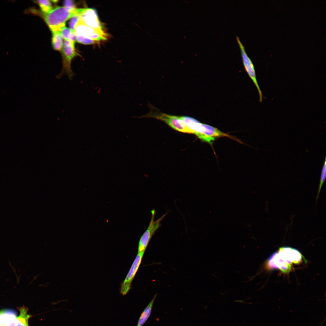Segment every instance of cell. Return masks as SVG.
Instances as JSON below:
<instances>
[{
  "instance_id": "6da1fadb",
  "label": "cell",
  "mask_w": 326,
  "mask_h": 326,
  "mask_svg": "<svg viewBox=\"0 0 326 326\" xmlns=\"http://www.w3.org/2000/svg\"><path fill=\"white\" fill-rule=\"evenodd\" d=\"M193 134H195L203 141L211 144L215 138L226 136L232 139V136L222 132L216 128L202 123L196 120L187 116H180Z\"/></svg>"
},
{
  "instance_id": "7a4b0ae2",
  "label": "cell",
  "mask_w": 326,
  "mask_h": 326,
  "mask_svg": "<svg viewBox=\"0 0 326 326\" xmlns=\"http://www.w3.org/2000/svg\"><path fill=\"white\" fill-rule=\"evenodd\" d=\"M79 12L80 8L71 9L57 7L48 12L43 13V18L52 32H59L65 27L68 20L75 15H79Z\"/></svg>"
},
{
  "instance_id": "3957f363",
  "label": "cell",
  "mask_w": 326,
  "mask_h": 326,
  "mask_svg": "<svg viewBox=\"0 0 326 326\" xmlns=\"http://www.w3.org/2000/svg\"><path fill=\"white\" fill-rule=\"evenodd\" d=\"M150 109L147 114L139 118L152 117L164 121L171 127L178 131L187 133H193L190 129L181 118V117L161 113L157 108L149 104Z\"/></svg>"
},
{
  "instance_id": "277c9868",
  "label": "cell",
  "mask_w": 326,
  "mask_h": 326,
  "mask_svg": "<svg viewBox=\"0 0 326 326\" xmlns=\"http://www.w3.org/2000/svg\"><path fill=\"white\" fill-rule=\"evenodd\" d=\"M155 213V209L151 211V218L150 222L139 241L138 254L145 251L151 238L161 226V222L167 214L165 213L158 219L154 220Z\"/></svg>"
},
{
  "instance_id": "5b68a950",
  "label": "cell",
  "mask_w": 326,
  "mask_h": 326,
  "mask_svg": "<svg viewBox=\"0 0 326 326\" xmlns=\"http://www.w3.org/2000/svg\"><path fill=\"white\" fill-rule=\"evenodd\" d=\"M74 33L76 36H81L99 42L106 40L108 35L104 30L91 27L79 21L76 25Z\"/></svg>"
},
{
  "instance_id": "8992f818",
  "label": "cell",
  "mask_w": 326,
  "mask_h": 326,
  "mask_svg": "<svg viewBox=\"0 0 326 326\" xmlns=\"http://www.w3.org/2000/svg\"><path fill=\"white\" fill-rule=\"evenodd\" d=\"M145 251L137 254L125 279L122 283L120 292L126 295L131 288V283L140 264Z\"/></svg>"
},
{
  "instance_id": "52a82bcc",
  "label": "cell",
  "mask_w": 326,
  "mask_h": 326,
  "mask_svg": "<svg viewBox=\"0 0 326 326\" xmlns=\"http://www.w3.org/2000/svg\"><path fill=\"white\" fill-rule=\"evenodd\" d=\"M80 21L92 28L104 30V24L100 21L96 10L92 8H81Z\"/></svg>"
},
{
  "instance_id": "ba28073f",
  "label": "cell",
  "mask_w": 326,
  "mask_h": 326,
  "mask_svg": "<svg viewBox=\"0 0 326 326\" xmlns=\"http://www.w3.org/2000/svg\"><path fill=\"white\" fill-rule=\"evenodd\" d=\"M236 37L241 50L244 66L249 76L252 80L257 87L259 93L260 101L261 102L262 100V92L257 81L254 65L251 61L246 53L244 47L240 40L238 37Z\"/></svg>"
},
{
  "instance_id": "9c48e42d",
  "label": "cell",
  "mask_w": 326,
  "mask_h": 326,
  "mask_svg": "<svg viewBox=\"0 0 326 326\" xmlns=\"http://www.w3.org/2000/svg\"><path fill=\"white\" fill-rule=\"evenodd\" d=\"M288 263L299 264L302 260V255L297 249L289 247L279 248L278 252Z\"/></svg>"
},
{
  "instance_id": "30bf717a",
  "label": "cell",
  "mask_w": 326,
  "mask_h": 326,
  "mask_svg": "<svg viewBox=\"0 0 326 326\" xmlns=\"http://www.w3.org/2000/svg\"><path fill=\"white\" fill-rule=\"evenodd\" d=\"M269 267L279 269L285 273H289L292 270L290 264L287 263L278 252L270 256L267 261Z\"/></svg>"
},
{
  "instance_id": "8fae6325",
  "label": "cell",
  "mask_w": 326,
  "mask_h": 326,
  "mask_svg": "<svg viewBox=\"0 0 326 326\" xmlns=\"http://www.w3.org/2000/svg\"><path fill=\"white\" fill-rule=\"evenodd\" d=\"M64 58V66L70 68L71 61L76 55L75 47V42L71 40H65L62 48Z\"/></svg>"
},
{
  "instance_id": "7c38bea8",
  "label": "cell",
  "mask_w": 326,
  "mask_h": 326,
  "mask_svg": "<svg viewBox=\"0 0 326 326\" xmlns=\"http://www.w3.org/2000/svg\"><path fill=\"white\" fill-rule=\"evenodd\" d=\"M16 316L13 310L0 311V326H16Z\"/></svg>"
},
{
  "instance_id": "4fadbf2b",
  "label": "cell",
  "mask_w": 326,
  "mask_h": 326,
  "mask_svg": "<svg viewBox=\"0 0 326 326\" xmlns=\"http://www.w3.org/2000/svg\"><path fill=\"white\" fill-rule=\"evenodd\" d=\"M18 309L20 314L16 318V326H29L28 320L31 316L27 314V308L23 306L19 308Z\"/></svg>"
},
{
  "instance_id": "5bb4252c",
  "label": "cell",
  "mask_w": 326,
  "mask_h": 326,
  "mask_svg": "<svg viewBox=\"0 0 326 326\" xmlns=\"http://www.w3.org/2000/svg\"><path fill=\"white\" fill-rule=\"evenodd\" d=\"M156 296V295L154 296L152 299L141 314L136 326H142L150 316Z\"/></svg>"
},
{
  "instance_id": "9a60e30c",
  "label": "cell",
  "mask_w": 326,
  "mask_h": 326,
  "mask_svg": "<svg viewBox=\"0 0 326 326\" xmlns=\"http://www.w3.org/2000/svg\"><path fill=\"white\" fill-rule=\"evenodd\" d=\"M52 44L54 49L57 50L62 49L63 44V38L59 32H53Z\"/></svg>"
},
{
  "instance_id": "2e32d148",
  "label": "cell",
  "mask_w": 326,
  "mask_h": 326,
  "mask_svg": "<svg viewBox=\"0 0 326 326\" xmlns=\"http://www.w3.org/2000/svg\"><path fill=\"white\" fill-rule=\"evenodd\" d=\"M59 33L65 40H69L74 42L76 40V36L74 33L69 28L65 27Z\"/></svg>"
},
{
  "instance_id": "e0dca14e",
  "label": "cell",
  "mask_w": 326,
  "mask_h": 326,
  "mask_svg": "<svg viewBox=\"0 0 326 326\" xmlns=\"http://www.w3.org/2000/svg\"><path fill=\"white\" fill-rule=\"evenodd\" d=\"M35 1L38 4L41 10L44 13L48 12L53 9L50 1L37 0Z\"/></svg>"
},
{
  "instance_id": "ac0fdd59",
  "label": "cell",
  "mask_w": 326,
  "mask_h": 326,
  "mask_svg": "<svg viewBox=\"0 0 326 326\" xmlns=\"http://www.w3.org/2000/svg\"><path fill=\"white\" fill-rule=\"evenodd\" d=\"M326 177V158H325L324 163L323 164L321 170V172L320 178V183L317 195L316 197V202L319 197L320 192L322 188L323 184L324 183Z\"/></svg>"
},
{
  "instance_id": "d6986e66",
  "label": "cell",
  "mask_w": 326,
  "mask_h": 326,
  "mask_svg": "<svg viewBox=\"0 0 326 326\" xmlns=\"http://www.w3.org/2000/svg\"><path fill=\"white\" fill-rule=\"evenodd\" d=\"M76 40L79 43L85 44H94L98 42L88 37L81 36H76Z\"/></svg>"
},
{
  "instance_id": "ffe728a7",
  "label": "cell",
  "mask_w": 326,
  "mask_h": 326,
  "mask_svg": "<svg viewBox=\"0 0 326 326\" xmlns=\"http://www.w3.org/2000/svg\"><path fill=\"white\" fill-rule=\"evenodd\" d=\"M80 18V17L79 15H75L71 18L69 22V29L74 33L76 25L79 21Z\"/></svg>"
},
{
  "instance_id": "44dd1931",
  "label": "cell",
  "mask_w": 326,
  "mask_h": 326,
  "mask_svg": "<svg viewBox=\"0 0 326 326\" xmlns=\"http://www.w3.org/2000/svg\"><path fill=\"white\" fill-rule=\"evenodd\" d=\"M64 7L68 8L73 9L76 8L75 7L74 2L72 0H65L64 1Z\"/></svg>"
}]
</instances>
